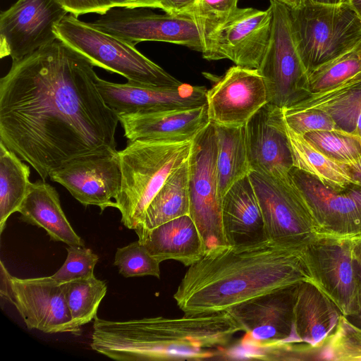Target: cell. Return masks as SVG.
Returning a JSON list of instances; mask_svg holds the SVG:
<instances>
[{
	"mask_svg": "<svg viewBox=\"0 0 361 361\" xmlns=\"http://www.w3.org/2000/svg\"><path fill=\"white\" fill-rule=\"evenodd\" d=\"M93 67L57 38L13 61L0 80V142L43 180L73 159L118 151L119 118Z\"/></svg>",
	"mask_w": 361,
	"mask_h": 361,
	"instance_id": "cell-1",
	"label": "cell"
},
{
	"mask_svg": "<svg viewBox=\"0 0 361 361\" xmlns=\"http://www.w3.org/2000/svg\"><path fill=\"white\" fill-rule=\"evenodd\" d=\"M304 249L269 244L246 250L228 245L208 250L189 266L173 298L185 314L211 313L276 289L314 282Z\"/></svg>",
	"mask_w": 361,
	"mask_h": 361,
	"instance_id": "cell-2",
	"label": "cell"
},
{
	"mask_svg": "<svg viewBox=\"0 0 361 361\" xmlns=\"http://www.w3.org/2000/svg\"><path fill=\"white\" fill-rule=\"evenodd\" d=\"M240 331L226 311L128 321L97 316L90 347L118 361L202 360L214 356Z\"/></svg>",
	"mask_w": 361,
	"mask_h": 361,
	"instance_id": "cell-3",
	"label": "cell"
},
{
	"mask_svg": "<svg viewBox=\"0 0 361 361\" xmlns=\"http://www.w3.org/2000/svg\"><path fill=\"white\" fill-rule=\"evenodd\" d=\"M192 140H128L118 151L121 186L115 197L121 223L135 229L148 205L176 169L188 161Z\"/></svg>",
	"mask_w": 361,
	"mask_h": 361,
	"instance_id": "cell-4",
	"label": "cell"
},
{
	"mask_svg": "<svg viewBox=\"0 0 361 361\" xmlns=\"http://www.w3.org/2000/svg\"><path fill=\"white\" fill-rule=\"evenodd\" d=\"M58 39L85 56L94 66L118 73L128 82L157 87L183 82L140 53L134 44L104 32L70 13L54 26Z\"/></svg>",
	"mask_w": 361,
	"mask_h": 361,
	"instance_id": "cell-5",
	"label": "cell"
},
{
	"mask_svg": "<svg viewBox=\"0 0 361 361\" xmlns=\"http://www.w3.org/2000/svg\"><path fill=\"white\" fill-rule=\"evenodd\" d=\"M292 28L309 73L361 43V18L348 1L314 3L290 9Z\"/></svg>",
	"mask_w": 361,
	"mask_h": 361,
	"instance_id": "cell-6",
	"label": "cell"
},
{
	"mask_svg": "<svg viewBox=\"0 0 361 361\" xmlns=\"http://www.w3.org/2000/svg\"><path fill=\"white\" fill-rule=\"evenodd\" d=\"M249 176L260 204L269 245L302 249L321 233L290 176L278 178L255 171Z\"/></svg>",
	"mask_w": 361,
	"mask_h": 361,
	"instance_id": "cell-7",
	"label": "cell"
},
{
	"mask_svg": "<svg viewBox=\"0 0 361 361\" xmlns=\"http://www.w3.org/2000/svg\"><path fill=\"white\" fill-rule=\"evenodd\" d=\"M272 28L269 44L257 69L262 76L268 103L283 109L307 97L308 72L293 34L290 10L270 0Z\"/></svg>",
	"mask_w": 361,
	"mask_h": 361,
	"instance_id": "cell-8",
	"label": "cell"
},
{
	"mask_svg": "<svg viewBox=\"0 0 361 361\" xmlns=\"http://www.w3.org/2000/svg\"><path fill=\"white\" fill-rule=\"evenodd\" d=\"M217 151L215 126L210 123L193 139L188 159L189 215L199 231L206 252L227 246L222 227Z\"/></svg>",
	"mask_w": 361,
	"mask_h": 361,
	"instance_id": "cell-9",
	"label": "cell"
},
{
	"mask_svg": "<svg viewBox=\"0 0 361 361\" xmlns=\"http://www.w3.org/2000/svg\"><path fill=\"white\" fill-rule=\"evenodd\" d=\"M272 28V10L238 8L226 18L203 29L202 57L229 59L235 66L258 69L267 50Z\"/></svg>",
	"mask_w": 361,
	"mask_h": 361,
	"instance_id": "cell-10",
	"label": "cell"
},
{
	"mask_svg": "<svg viewBox=\"0 0 361 361\" xmlns=\"http://www.w3.org/2000/svg\"><path fill=\"white\" fill-rule=\"evenodd\" d=\"M304 250L316 284L343 315L356 317L359 276L353 257V235L320 233Z\"/></svg>",
	"mask_w": 361,
	"mask_h": 361,
	"instance_id": "cell-11",
	"label": "cell"
},
{
	"mask_svg": "<svg viewBox=\"0 0 361 361\" xmlns=\"http://www.w3.org/2000/svg\"><path fill=\"white\" fill-rule=\"evenodd\" d=\"M145 8L114 7L90 22L97 29L135 45L143 41L164 42L195 51L204 48V33L192 16L157 14Z\"/></svg>",
	"mask_w": 361,
	"mask_h": 361,
	"instance_id": "cell-12",
	"label": "cell"
},
{
	"mask_svg": "<svg viewBox=\"0 0 361 361\" xmlns=\"http://www.w3.org/2000/svg\"><path fill=\"white\" fill-rule=\"evenodd\" d=\"M296 285L274 290L226 310L245 332L241 348L299 342L294 326Z\"/></svg>",
	"mask_w": 361,
	"mask_h": 361,
	"instance_id": "cell-13",
	"label": "cell"
},
{
	"mask_svg": "<svg viewBox=\"0 0 361 361\" xmlns=\"http://www.w3.org/2000/svg\"><path fill=\"white\" fill-rule=\"evenodd\" d=\"M68 11L59 0H18L0 15V57L18 60L57 39Z\"/></svg>",
	"mask_w": 361,
	"mask_h": 361,
	"instance_id": "cell-14",
	"label": "cell"
},
{
	"mask_svg": "<svg viewBox=\"0 0 361 361\" xmlns=\"http://www.w3.org/2000/svg\"><path fill=\"white\" fill-rule=\"evenodd\" d=\"M4 299L12 303L29 329L79 335L68 310L63 283L50 276L20 279L11 275Z\"/></svg>",
	"mask_w": 361,
	"mask_h": 361,
	"instance_id": "cell-15",
	"label": "cell"
},
{
	"mask_svg": "<svg viewBox=\"0 0 361 361\" xmlns=\"http://www.w3.org/2000/svg\"><path fill=\"white\" fill-rule=\"evenodd\" d=\"M49 178L85 206H97L102 212L107 207L116 208L112 199L121 186L118 151L73 159L51 171Z\"/></svg>",
	"mask_w": 361,
	"mask_h": 361,
	"instance_id": "cell-16",
	"label": "cell"
},
{
	"mask_svg": "<svg viewBox=\"0 0 361 361\" xmlns=\"http://www.w3.org/2000/svg\"><path fill=\"white\" fill-rule=\"evenodd\" d=\"M289 176L310 208L321 233L361 235V187L352 184L335 189L293 166Z\"/></svg>",
	"mask_w": 361,
	"mask_h": 361,
	"instance_id": "cell-17",
	"label": "cell"
},
{
	"mask_svg": "<svg viewBox=\"0 0 361 361\" xmlns=\"http://www.w3.org/2000/svg\"><path fill=\"white\" fill-rule=\"evenodd\" d=\"M267 103L264 81L258 70L235 65L207 92L209 118L217 126H244Z\"/></svg>",
	"mask_w": 361,
	"mask_h": 361,
	"instance_id": "cell-18",
	"label": "cell"
},
{
	"mask_svg": "<svg viewBox=\"0 0 361 361\" xmlns=\"http://www.w3.org/2000/svg\"><path fill=\"white\" fill-rule=\"evenodd\" d=\"M97 88L106 104L118 116L198 107L207 104V88L182 83L157 87L127 82L116 83L97 78Z\"/></svg>",
	"mask_w": 361,
	"mask_h": 361,
	"instance_id": "cell-19",
	"label": "cell"
},
{
	"mask_svg": "<svg viewBox=\"0 0 361 361\" xmlns=\"http://www.w3.org/2000/svg\"><path fill=\"white\" fill-rule=\"evenodd\" d=\"M251 171L288 178L293 166L283 110L267 103L245 125Z\"/></svg>",
	"mask_w": 361,
	"mask_h": 361,
	"instance_id": "cell-20",
	"label": "cell"
},
{
	"mask_svg": "<svg viewBox=\"0 0 361 361\" xmlns=\"http://www.w3.org/2000/svg\"><path fill=\"white\" fill-rule=\"evenodd\" d=\"M221 220L228 246L246 250L269 245L262 209L249 175L234 183L223 196Z\"/></svg>",
	"mask_w": 361,
	"mask_h": 361,
	"instance_id": "cell-21",
	"label": "cell"
},
{
	"mask_svg": "<svg viewBox=\"0 0 361 361\" xmlns=\"http://www.w3.org/2000/svg\"><path fill=\"white\" fill-rule=\"evenodd\" d=\"M118 118L129 141L193 140L211 123L207 104L190 109L121 115Z\"/></svg>",
	"mask_w": 361,
	"mask_h": 361,
	"instance_id": "cell-22",
	"label": "cell"
},
{
	"mask_svg": "<svg viewBox=\"0 0 361 361\" xmlns=\"http://www.w3.org/2000/svg\"><path fill=\"white\" fill-rule=\"evenodd\" d=\"M134 230L138 240L159 262L172 259L190 266L200 259L206 252L190 215L178 217L152 229Z\"/></svg>",
	"mask_w": 361,
	"mask_h": 361,
	"instance_id": "cell-23",
	"label": "cell"
},
{
	"mask_svg": "<svg viewBox=\"0 0 361 361\" xmlns=\"http://www.w3.org/2000/svg\"><path fill=\"white\" fill-rule=\"evenodd\" d=\"M294 326L299 342L320 346L343 314L331 299L311 281L295 286Z\"/></svg>",
	"mask_w": 361,
	"mask_h": 361,
	"instance_id": "cell-24",
	"label": "cell"
},
{
	"mask_svg": "<svg viewBox=\"0 0 361 361\" xmlns=\"http://www.w3.org/2000/svg\"><path fill=\"white\" fill-rule=\"evenodd\" d=\"M18 212L20 214V221L42 228L51 240L68 245L85 246L62 209L58 192L45 180L30 183Z\"/></svg>",
	"mask_w": 361,
	"mask_h": 361,
	"instance_id": "cell-25",
	"label": "cell"
},
{
	"mask_svg": "<svg viewBox=\"0 0 361 361\" xmlns=\"http://www.w3.org/2000/svg\"><path fill=\"white\" fill-rule=\"evenodd\" d=\"M286 108L322 111L341 130L361 137V72Z\"/></svg>",
	"mask_w": 361,
	"mask_h": 361,
	"instance_id": "cell-26",
	"label": "cell"
},
{
	"mask_svg": "<svg viewBox=\"0 0 361 361\" xmlns=\"http://www.w3.org/2000/svg\"><path fill=\"white\" fill-rule=\"evenodd\" d=\"M188 161L172 173L148 205L135 228L152 229L189 215Z\"/></svg>",
	"mask_w": 361,
	"mask_h": 361,
	"instance_id": "cell-27",
	"label": "cell"
},
{
	"mask_svg": "<svg viewBox=\"0 0 361 361\" xmlns=\"http://www.w3.org/2000/svg\"><path fill=\"white\" fill-rule=\"evenodd\" d=\"M214 126L218 147L216 169L219 191L223 198L234 183L249 175L251 169L247 158L245 126Z\"/></svg>",
	"mask_w": 361,
	"mask_h": 361,
	"instance_id": "cell-28",
	"label": "cell"
},
{
	"mask_svg": "<svg viewBox=\"0 0 361 361\" xmlns=\"http://www.w3.org/2000/svg\"><path fill=\"white\" fill-rule=\"evenodd\" d=\"M295 167L335 189H344L354 184L345 168L314 148L303 135L290 130L286 124Z\"/></svg>",
	"mask_w": 361,
	"mask_h": 361,
	"instance_id": "cell-29",
	"label": "cell"
},
{
	"mask_svg": "<svg viewBox=\"0 0 361 361\" xmlns=\"http://www.w3.org/2000/svg\"><path fill=\"white\" fill-rule=\"evenodd\" d=\"M30 169L0 142V231L8 217L18 212L29 190Z\"/></svg>",
	"mask_w": 361,
	"mask_h": 361,
	"instance_id": "cell-30",
	"label": "cell"
},
{
	"mask_svg": "<svg viewBox=\"0 0 361 361\" xmlns=\"http://www.w3.org/2000/svg\"><path fill=\"white\" fill-rule=\"evenodd\" d=\"M63 283L66 303L75 324L81 327L92 322L106 294V282L94 275Z\"/></svg>",
	"mask_w": 361,
	"mask_h": 361,
	"instance_id": "cell-31",
	"label": "cell"
},
{
	"mask_svg": "<svg viewBox=\"0 0 361 361\" xmlns=\"http://www.w3.org/2000/svg\"><path fill=\"white\" fill-rule=\"evenodd\" d=\"M317 360L361 361V328L341 314L333 332L318 347Z\"/></svg>",
	"mask_w": 361,
	"mask_h": 361,
	"instance_id": "cell-32",
	"label": "cell"
},
{
	"mask_svg": "<svg viewBox=\"0 0 361 361\" xmlns=\"http://www.w3.org/2000/svg\"><path fill=\"white\" fill-rule=\"evenodd\" d=\"M361 72V43L351 50L316 67L308 73L310 92L336 85Z\"/></svg>",
	"mask_w": 361,
	"mask_h": 361,
	"instance_id": "cell-33",
	"label": "cell"
},
{
	"mask_svg": "<svg viewBox=\"0 0 361 361\" xmlns=\"http://www.w3.org/2000/svg\"><path fill=\"white\" fill-rule=\"evenodd\" d=\"M304 137L317 150L338 164L351 162L361 157V137L342 130H315Z\"/></svg>",
	"mask_w": 361,
	"mask_h": 361,
	"instance_id": "cell-34",
	"label": "cell"
},
{
	"mask_svg": "<svg viewBox=\"0 0 361 361\" xmlns=\"http://www.w3.org/2000/svg\"><path fill=\"white\" fill-rule=\"evenodd\" d=\"M160 263L137 240L117 249L114 265L125 278L152 276L160 278Z\"/></svg>",
	"mask_w": 361,
	"mask_h": 361,
	"instance_id": "cell-35",
	"label": "cell"
},
{
	"mask_svg": "<svg viewBox=\"0 0 361 361\" xmlns=\"http://www.w3.org/2000/svg\"><path fill=\"white\" fill-rule=\"evenodd\" d=\"M67 257L60 269L51 276L65 283L77 279L94 276V269L99 257L90 248L84 246L68 245Z\"/></svg>",
	"mask_w": 361,
	"mask_h": 361,
	"instance_id": "cell-36",
	"label": "cell"
},
{
	"mask_svg": "<svg viewBox=\"0 0 361 361\" xmlns=\"http://www.w3.org/2000/svg\"><path fill=\"white\" fill-rule=\"evenodd\" d=\"M244 357L265 360H317V347L303 342H281L259 348H243Z\"/></svg>",
	"mask_w": 361,
	"mask_h": 361,
	"instance_id": "cell-37",
	"label": "cell"
},
{
	"mask_svg": "<svg viewBox=\"0 0 361 361\" xmlns=\"http://www.w3.org/2000/svg\"><path fill=\"white\" fill-rule=\"evenodd\" d=\"M286 126L297 134L315 130H341L334 121L325 112L317 109L293 110L282 109Z\"/></svg>",
	"mask_w": 361,
	"mask_h": 361,
	"instance_id": "cell-38",
	"label": "cell"
},
{
	"mask_svg": "<svg viewBox=\"0 0 361 361\" xmlns=\"http://www.w3.org/2000/svg\"><path fill=\"white\" fill-rule=\"evenodd\" d=\"M239 0H199L195 18L202 30L207 25L222 20L232 14L238 7Z\"/></svg>",
	"mask_w": 361,
	"mask_h": 361,
	"instance_id": "cell-39",
	"label": "cell"
},
{
	"mask_svg": "<svg viewBox=\"0 0 361 361\" xmlns=\"http://www.w3.org/2000/svg\"><path fill=\"white\" fill-rule=\"evenodd\" d=\"M68 13L78 17L80 15L95 13H105L114 8L112 0H59Z\"/></svg>",
	"mask_w": 361,
	"mask_h": 361,
	"instance_id": "cell-40",
	"label": "cell"
},
{
	"mask_svg": "<svg viewBox=\"0 0 361 361\" xmlns=\"http://www.w3.org/2000/svg\"><path fill=\"white\" fill-rule=\"evenodd\" d=\"M199 0H161L165 13L176 16L195 17Z\"/></svg>",
	"mask_w": 361,
	"mask_h": 361,
	"instance_id": "cell-41",
	"label": "cell"
},
{
	"mask_svg": "<svg viewBox=\"0 0 361 361\" xmlns=\"http://www.w3.org/2000/svg\"><path fill=\"white\" fill-rule=\"evenodd\" d=\"M353 257L359 276L357 317L361 320V235H353Z\"/></svg>",
	"mask_w": 361,
	"mask_h": 361,
	"instance_id": "cell-42",
	"label": "cell"
},
{
	"mask_svg": "<svg viewBox=\"0 0 361 361\" xmlns=\"http://www.w3.org/2000/svg\"><path fill=\"white\" fill-rule=\"evenodd\" d=\"M114 7L161 8V0H112Z\"/></svg>",
	"mask_w": 361,
	"mask_h": 361,
	"instance_id": "cell-43",
	"label": "cell"
},
{
	"mask_svg": "<svg viewBox=\"0 0 361 361\" xmlns=\"http://www.w3.org/2000/svg\"><path fill=\"white\" fill-rule=\"evenodd\" d=\"M341 165L346 170L353 183L361 187V157L351 162L341 164Z\"/></svg>",
	"mask_w": 361,
	"mask_h": 361,
	"instance_id": "cell-44",
	"label": "cell"
},
{
	"mask_svg": "<svg viewBox=\"0 0 361 361\" xmlns=\"http://www.w3.org/2000/svg\"><path fill=\"white\" fill-rule=\"evenodd\" d=\"M286 6L290 9H295L303 6L307 0H274Z\"/></svg>",
	"mask_w": 361,
	"mask_h": 361,
	"instance_id": "cell-45",
	"label": "cell"
},
{
	"mask_svg": "<svg viewBox=\"0 0 361 361\" xmlns=\"http://www.w3.org/2000/svg\"><path fill=\"white\" fill-rule=\"evenodd\" d=\"M361 18V0H347Z\"/></svg>",
	"mask_w": 361,
	"mask_h": 361,
	"instance_id": "cell-46",
	"label": "cell"
},
{
	"mask_svg": "<svg viewBox=\"0 0 361 361\" xmlns=\"http://www.w3.org/2000/svg\"><path fill=\"white\" fill-rule=\"evenodd\" d=\"M314 3L320 4H338L346 0H308Z\"/></svg>",
	"mask_w": 361,
	"mask_h": 361,
	"instance_id": "cell-47",
	"label": "cell"
},
{
	"mask_svg": "<svg viewBox=\"0 0 361 361\" xmlns=\"http://www.w3.org/2000/svg\"></svg>",
	"mask_w": 361,
	"mask_h": 361,
	"instance_id": "cell-48",
	"label": "cell"
}]
</instances>
